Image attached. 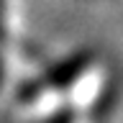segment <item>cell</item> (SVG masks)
<instances>
[{"mask_svg":"<svg viewBox=\"0 0 123 123\" xmlns=\"http://www.w3.org/2000/svg\"><path fill=\"white\" fill-rule=\"evenodd\" d=\"M3 46H5V0H0V85H3Z\"/></svg>","mask_w":123,"mask_h":123,"instance_id":"obj_1","label":"cell"}]
</instances>
